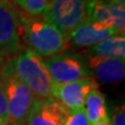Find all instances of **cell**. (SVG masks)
Here are the masks:
<instances>
[{
	"label": "cell",
	"instance_id": "14",
	"mask_svg": "<svg viewBox=\"0 0 125 125\" xmlns=\"http://www.w3.org/2000/svg\"><path fill=\"white\" fill-rule=\"evenodd\" d=\"M50 0H21L20 7L23 13L30 17H42L44 15Z\"/></svg>",
	"mask_w": 125,
	"mask_h": 125
},
{
	"label": "cell",
	"instance_id": "21",
	"mask_svg": "<svg viewBox=\"0 0 125 125\" xmlns=\"http://www.w3.org/2000/svg\"><path fill=\"white\" fill-rule=\"evenodd\" d=\"M10 1H14L18 6H20V4H21V0H10Z\"/></svg>",
	"mask_w": 125,
	"mask_h": 125
},
{
	"label": "cell",
	"instance_id": "10",
	"mask_svg": "<svg viewBox=\"0 0 125 125\" xmlns=\"http://www.w3.org/2000/svg\"><path fill=\"white\" fill-rule=\"evenodd\" d=\"M117 32L114 29L106 28L96 23L89 21L88 19L80 25L72 30L68 36L67 40L69 47L76 49H89L99 44L100 42L106 40L107 38L114 36Z\"/></svg>",
	"mask_w": 125,
	"mask_h": 125
},
{
	"label": "cell",
	"instance_id": "9",
	"mask_svg": "<svg viewBox=\"0 0 125 125\" xmlns=\"http://www.w3.org/2000/svg\"><path fill=\"white\" fill-rule=\"evenodd\" d=\"M70 112L57 100H34L25 125H65Z\"/></svg>",
	"mask_w": 125,
	"mask_h": 125
},
{
	"label": "cell",
	"instance_id": "22",
	"mask_svg": "<svg viewBox=\"0 0 125 125\" xmlns=\"http://www.w3.org/2000/svg\"><path fill=\"white\" fill-rule=\"evenodd\" d=\"M6 125H16V124H14V123H10V122H9V123H7Z\"/></svg>",
	"mask_w": 125,
	"mask_h": 125
},
{
	"label": "cell",
	"instance_id": "17",
	"mask_svg": "<svg viewBox=\"0 0 125 125\" xmlns=\"http://www.w3.org/2000/svg\"><path fill=\"white\" fill-rule=\"evenodd\" d=\"M7 123H9V115H7L6 99L0 84V125H6Z\"/></svg>",
	"mask_w": 125,
	"mask_h": 125
},
{
	"label": "cell",
	"instance_id": "8",
	"mask_svg": "<svg viewBox=\"0 0 125 125\" xmlns=\"http://www.w3.org/2000/svg\"><path fill=\"white\" fill-rule=\"evenodd\" d=\"M95 89H98V83L93 77L67 83H53L52 98L62 103L69 112H73L83 108L85 97Z\"/></svg>",
	"mask_w": 125,
	"mask_h": 125
},
{
	"label": "cell",
	"instance_id": "16",
	"mask_svg": "<svg viewBox=\"0 0 125 125\" xmlns=\"http://www.w3.org/2000/svg\"><path fill=\"white\" fill-rule=\"evenodd\" d=\"M111 125H125V108L124 105H119L113 109L112 117L109 118Z\"/></svg>",
	"mask_w": 125,
	"mask_h": 125
},
{
	"label": "cell",
	"instance_id": "7",
	"mask_svg": "<svg viewBox=\"0 0 125 125\" xmlns=\"http://www.w3.org/2000/svg\"><path fill=\"white\" fill-rule=\"evenodd\" d=\"M87 19L106 28L114 29L117 33H124V5L109 0H89L87 4Z\"/></svg>",
	"mask_w": 125,
	"mask_h": 125
},
{
	"label": "cell",
	"instance_id": "20",
	"mask_svg": "<svg viewBox=\"0 0 125 125\" xmlns=\"http://www.w3.org/2000/svg\"><path fill=\"white\" fill-rule=\"evenodd\" d=\"M4 62H5V58L1 55V53H0V67H1V66L4 64Z\"/></svg>",
	"mask_w": 125,
	"mask_h": 125
},
{
	"label": "cell",
	"instance_id": "1",
	"mask_svg": "<svg viewBox=\"0 0 125 125\" xmlns=\"http://www.w3.org/2000/svg\"><path fill=\"white\" fill-rule=\"evenodd\" d=\"M20 37L26 48L41 58H49L70 49L67 37L43 17L20 11Z\"/></svg>",
	"mask_w": 125,
	"mask_h": 125
},
{
	"label": "cell",
	"instance_id": "4",
	"mask_svg": "<svg viewBox=\"0 0 125 125\" xmlns=\"http://www.w3.org/2000/svg\"><path fill=\"white\" fill-rule=\"evenodd\" d=\"M44 64L53 83H67L93 77L87 58L69 50L46 58Z\"/></svg>",
	"mask_w": 125,
	"mask_h": 125
},
{
	"label": "cell",
	"instance_id": "18",
	"mask_svg": "<svg viewBox=\"0 0 125 125\" xmlns=\"http://www.w3.org/2000/svg\"><path fill=\"white\" fill-rule=\"evenodd\" d=\"M94 125H111V121H109V117H105V118L99 120L98 122Z\"/></svg>",
	"mask_w": 125,
	"mask_h": 125
},
{
	"label": "cell",
	"instance_id": "2",
	"mask_svg": "<svg viewBox=\"0 0 125 125\" xmlns=\"http://www.w3.org/2000/svg\"><path fill=\"white\" fill-rule=\"evenodd\" d=\"M15 76L32 93L36 100L52 98L53 83L45 67L44 60L26 47L6 61Z\"/></svg>",
	"mask_w": 125,
	"mask_h": 125
},
{
	"label": "cell",
	"instance_id": "3",
	"mask_svg": "<svg viewBox=\"0 0 125 125\" xmlns=\"http://www.w3.org/2000/svg\"><path fill=\"white\" fill-rule=\"evenodd\" d=\"M0 84L6 99L9 122L25 125L36 99L30 90L15 76L6 61L0 67Z\"/></svg>",
	"mask_w": 125,
	"mask_h": 125
},
{
	"label": "cell",
	"instance_id": "15",
	"mask_svg": "<svg viewBox=\"0 0 125 125\" xmlns=\"http://www.w3.org/2000/svg\"><path fill=\"white\" fill-rule=\"evenodd\" d=\"M65 125H90L87 116H85L84 109L80 108L77 111L70 112Z\"/></svg>",
	"mask_w": 125,
	"mask_h": 125
},
{
	"label": "cell",
	"instance_id": "11",
	"mask_svg": "<svg viewBox=\"0 0 125 125\" xmlns=\"http://www.w3.org/2000/svg\"><path fill=\"white\" fill-rule=\"evenodd\" d=\"M93 78L101 83H117L124 78L125 61L123 58L87 60Z\"/></svg>",
	"mask_w": 125,
	"mask_h": 125
},
{
	"label": "cell",
	"instance_id": "12",
	"mask_svg": "<svg viewBox=\"0 0 125 125\" xmlns=\"http://www.w3.org/2000/svg\"><path fill=\"white\" fill-rule=\"evenodd\" d=\"M87 60H108L125 57V36L116 33L99 44L84 50Z\"/></svg>",
	"mask_w": 125,
	"mask_h": 125
},
{
	"label": "cell",
	"instance_id": "5",
	"mask_svg": "<svg viewBox=\"0 0 125 125\" xmlns=\"http://www.w3.org/2000/svg\"><path fill=\"white\" fill-rule=\"evenodd\" d=\"M88 2L89 0H50L42 17L67 37L87 20Z\"/></svg>",
	"mask_w": 125,
	"mask_h": 125
},
{
	"label": "cell",
	"instance_id": "6",
	"mask_svg": "<svg viewBox=\"0 0 125 125\" xmlns=\"http://www.w3.org/2000/svg\"><path fill=\"white\" fill-rule=\"evenodd\" d=\"M21 47L20 11L10 0H0V53L7 61Z\"/></svg>",
	"mask_w": 125,
	"mask_h": 125
},
{
	"label": "cell",
	"instance_id": "13",
	"mask_svg": "<svg viewBox=\"0 0 125 125\" xmlns=\"http://www.w3.org/2000/svg\"><path fill=\"white\" fill-rule=\"evenodd\" d=\"M83 109L90 125H94L99 120L108 117L105 96L98 89L93 90L88 94L84 100Z\"/></svg>",
	"mask_w": 125,
	"mask_h": 125
},
{
	"label": "cell",
	"instance_id": "19",
	"mask_svg": "<svg viewBox=\"0 0 125 125\" xmlns=\"http://www.w3.org/2000/svg\"><path fill=\"white\" fill-rule=\"evenodd\" d=\"M109 1H112V2H114V3H117V4L124 5V2H125V0H109Z\"/></svg>",
	"mask_w": 125,
	"mask_h": 125
}]
</instances>
